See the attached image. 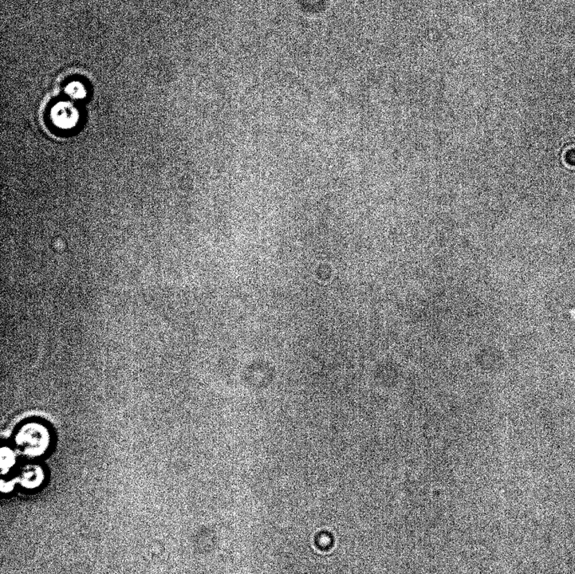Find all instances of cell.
<instances>
[{"mask_svg":"<svg viewBox=\"0 0 575 574\" xmlns=\"http://www.w3.org/2000/svg\"><path fill=\"white\" fill-rule=\"evenodd\" d=\"M50 442L49 428L38 422L24 424L15 435V444L19 451L30 457H37L44 453Z\"/></svg>","mask_w":575,"mask_h":574,"instance_id":"obj_1","label":"cell"},{"mask_svg":"<svg viewBox=\"0 0 575 574\" xmlns=\"http://www.w3.org/2000/svg\"><path fill=\"white\" fill-rule=\"evenodd\" d=\"M54 121L61 128H69L77 121L78 113L69 103H60L55 106L53 111Z\"/></svg>","mask_w":575,"mask_h":574,"instance_id":"obj_2","label":"cell"},{"mask_svg":"<svg viewBox=\"0 0 575 574\" xmlns=\"http://www.w3.org/2000/svg\"><path fill=\"white\" fill-rule=\"evenodd\" d=\"M399 369L395 365L384 364L381 368L377 367V376H381L385 384L395 383L399 377Z\"/></svg>","mask_w":575,"mask_h":574,"instance_id":"obj_3","label":"cell"},{"mask_svg":"<svg viewBox=\"0 0 575 574\" xmlns=\"http://www.w3.org/2000/svg\"><path fill=\"white\" fill-rule=\"evenodd\" d=\"M1 458L2 470L3 473H5L6 469L9 471L12 466L14 465L15 462V455L14 451L10 450V448L3 447L1 451Z\"/></svg>","mask_w":575,"mask_h":574,"instance_id":"obj_4","label":"cell"},{"mask_svg":"<svg viewBox=\"0 0 575 574\" xmlns=\"http://www.w3.org/2000/svg\"><path fill=\"white\" fill-rule=\"evenodd\" d=\"M66 92L73 99H83L86 96L84 86L78 82H71L67 87Z\"/></svg>","mask_w":575,"mask_h":574,"instance_id":"obj_5","label":"cell"},{"mask_svg":"<svg viewBox=\"0 0 575 574\" xmlns=\"http://www.w3.org/2000/svg\"><path fill=\"white\" fill-rule=\"evenodd\" d=\"M483 351L484 354L483 355L482 354V357H484V359H483V358H480V359H481L482 361H486L488 368H490L492 365H493L494 368L498 367V364L500 363L499 354L496 351H491V349L490 351H486H486Z\"/></svg>","mask_w":575,"mask_h":574,"instance_id":"obj_6","label":"cell"}]
</instances>
